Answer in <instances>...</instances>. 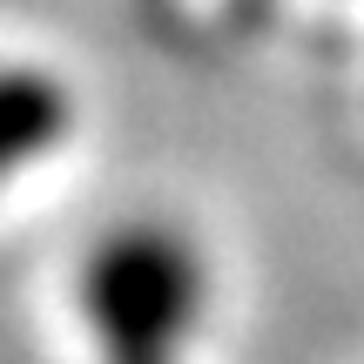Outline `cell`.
<instances>
[{
  "instance_id": "6da1fadb",
  "label": "cell",
  "mask_w": 364,
  "mask_h": 364,
  "mask_svg": "<svg viewBox=\"0 0 364 364\" xmlns=\"http://www.w3.org/2000/svg\"><path fill=\"white\" fill-rule=\"evenodd\" d=\"M54 129V95L34 75H0V169L27 162Z\"/></svg>"
}]
</instances>
